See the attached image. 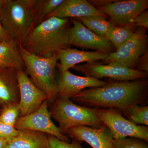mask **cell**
Returning a JSON list of instances; mask_svg holds the SVG:
<instances>
[{
	"label": "cell",
	"mask_w": 148,
	"mask_h": 148,
	"mask_svg": "<svg viewBox=\"0 0 148 148\" xmlns=\"http://www.w3.org/2000/svg\"><path fill=\"white\" fill-rule=\"evenodd\" d=\"M71 98L80 106L92 108H113L124 116L132 106H145L147 103L148 79L111 81L101 87L82 90Z\"/></svg>",
	"instance_id": "6da1fadb"
},
{
	"label": "cell",
	"mask_w": 148,
	"mask_h": 148,
	"mask_svg": "<svg viewBox=\"0 0 148 148\" xmlns=\"http://www.w3.org/2000/svg\"><path fill=\"white\" fill-rule=\"evenodd\" d=\"M70 20L54 16L47 18L30 32L21 46L30 53L45 58L71 47Z\"/></svg>",
	"instance_id": "7a4b0ae2"
},
{
	"label": "cell",
	"mask_w": 148,
	"mask_h": 148,
	"mask_svg": "<svg viewBox=\"0 0 148 148\" xmlns=\"http://www.w3.org/2000/svg\"><path fill=\"white\" fill-rule=\"evenodd\" d=\"M37 0H3L0 19L11 40L21 45L31 32Z\"/></svg>",
	"instance_id": "3957f363"
},
{
	"label": "cell",
	"mask_w": 148,
	"mask_h": 148,
	"mask_svg": "<svg viewBox=\"0 0 148 148\" xmlns=\"http://www.w3.org/2000/svg\"><path fill=\"white\" fill-rule=\"evenodd\" d=\"M25 66V71L33 84L47 95L51 104L57 97L56 69L58 58L57 52L48 58L30 53L18 45Z\"/></svg>",
	"instance_id": "277c9868"
},
{
	"label": "cell",
	"mask_w": 148,
	"mask_h": 148,
	"mask_svg": "<svg viewBox=\"0 0 148 148\" xmlns=\"http://www.w3.org/2000/svg\"><path fill=\"white\" fill-rule=\"evenodd\" d=\"M49 110L51 118L58 123V128L63 134L66 129L74 126L99 128L104 125L97 115V108L77 105L70 99L56 98Z\"/></svg>",
	"instance_id": "5b68a950"
},
{
	"label": "cell",
	"mask_w": 148,
	"mask_h": 148,
	"mask_svg": "<svg viewBox=\"0 0 148 148\" xmlns=\"http://www.w3.org/2000/svg\"><path fill=\"white\" fill-rule=\"evenodd\" d=\"M85 76L100 79L103 78L112 79L114 81H123L147 78L148 73L128 69L116 63L103 64L97 62L78 64L72 68Z\"/></svg>",
	"instance_id": "8992f818"
},
{
	"label": "cell",
	"mask_w": 148,
	"mask_h": 148,
	"mask_svg": "<svg viewBox=\"0 0 148 148\" xmlns=\"http://www.w3.org/2000/svg\"><path fill=\"white\" fill-rule=\"evenodd\" d=\"M97 114L103 124L110 130L114 140L132 137L148 142V126L135 125L116 109H97Z\"/></svg>",
	"instance_id": "52a82bcc"
},
{
	"label": "cell",
	"mask_w": 148,
	"mask_h": 148,
	"mask_svg": "<svg viewBox=\"0 0 148 148\" xmlns=\"http://www.w3.org/2000/svg\"><path fill=\"white\" fill-rule=\"evenodd\" d=\"M146 29L138 28L136 34L118 50L109 54L104 64L114 63L135 70L138 59L148 50V37Z\"/></svg>",
	"instance_id": "ba28073f"
},
{
	"label": "cell",
	"mask_w": 148,
	"mask_h": 148,
	"mask_svg": "<svg viewBox=\"0 0 148 148\" xmlns=\"http://www.w3.org/2000/svg\"><path fill=\"white\" fill-rule=\"evenodd\" d=\"M48 101H44L36 110L27 115L18 117L14 127L18 130H32L52 135L59 140L69 142L67 136L54 124L48 109Z\"/></svg>",
	"instance_id": "9c48e42d"
},
{
	"label": "cell",
	"mask_w": 148,
	"mask_h": 148,
	"mask_svg": "<svg viewBox=\"0 0 148 148\" xmlns=\"http://www.w3.org/2000/svg\"><path fill=\"white\" fill-rule=\"evenodd\" d=\"M148 8V0H126L115 1L96 8L110 16L109 21L113 25L119 27L131 26L134 18Z\"/></svg>",
	"instance_id": "30bf717a"
},
{
	"label": "cell",
	"mask_w": 148,
	"mask_h": 148,
	"mask_svg": "<svg viewBox=\"0 0 148 148\" xmlns=\"http://www.w3.org/2000/svg\"><path fill=\"white\" fill-rule=\"evenodd\" d=\"M71 21L73 26L69 32L70 45L93 49L109 54L116 51L108 40L95 34L78 20L71 18Z\"/></svg>",
	"instance_id": "8fae6325"
},
{
	"label": "cell",
	"mask_w": 148,
	"mask_h": 148,
	"mask_svg": "<svg viewBox=\"0 0 148 148\" xmlns=\"http://www.w3.org/2000/svg\"><path fill=\"white\" fill-rule=\"evenodd\" d=\"M79 143L85 142L93 148H114V139L105 124L99 128L79 125L66 129L63 132Z\"/></svg>",
	"instance_id": "7c38bea8"
},
{
	"label": "cell",
	"mask_w": 148,
	"mask_h": 148,
	"mask_svg": "<svg viewBox=\"0 0 148 148\" xmlns=\"http://www.w3.org/2000/svg\"><path fill=\"white\" fill-rule=\"evenodd\" d=\"M108 82L92 77L76 75L69 71L59 72L56 77L58 89L56 98L70 99L85 88L101 87Z\"/></svg>",
	"instance_id": "4fadbf2b"
},
{
	"label": "cell",
	"mask_w": 148,
	"mask_h": 148,
	"mask_svg": "<svg viewBox=\"0 0 148 148\" xmlns=\"http://www.w3.org/2000/svg\"><path fill=\"white\" fill-rule=\"evenodd\" d=\"M21 116L32 114L40 108L47 95L33 84L24 71L17 70Z\"/></svg>",
	"instance_id": "5bb4252c"
},
{
	"label": "cell",
	"mask_w": 148,
	"mask_h": 148,
	"mask_svg": "<svg viewBox=\"0 0 148 148\" xmlns=\"http://www.w3.org/2000/svg\"><path fill=\"white\" fill-rule=\"evenodd\" d=\"M60 63L57 64L58 71H69L74 66L83 62L90 63L106 59L109 54L99 51H88L79 50L71 47L61 49L57 52Z\"/></svg>",
	"instance_id": "9a60e30c"
},
{
	"label": "cell",
	"mask_w": 148,
	"mask_h": 148,
	"mask_svg": "<svg viewBox=\"0 0 148 148\" xmlns=\"http://www.w3.org/2000/svg\"><path fill=\"white\" fill-rule=\"evenodd\" d=\"M90 16H107L86 0H64V2L49 15L50 17L77 18Z\"/></svg>",
	"instance_id": "2e32d148"
},
{
	"label": "cell",
	"mask_w": 148,
	"mask_h": 148,
	"mask_svg": "<svg viewBox=\"0 0 148 148\" xmlns=\"http://www.w3.org/2000/svg\"><path fill=\"white\" fill-rule=\"evenodd\" d=\"M19 100L17 70L0 67V108L18 104Z\"/></svg>",
	"instance_id": "e0dca14e"
},
{
	"label": "cell",
	"mask_w": 148,
	"mask_h": 148,
	"mask_svg": "<svg viewBox=\"0 0 148 148\" xmlns=\"http://www.w3.org/2000/svg\"><path fill=\"white\" fill-rule=\"evenodd\" d=\"M7 148H49L47 135L32 130H20L17 136L8 141Z\"/></svg>",
	"instance_id": "ac0fdd59"
},
{
	"label": "cell",
	"mask_w": 148,
	"mask_h": 148,
	"mask_svg": "<svg viewBox=\"0 0 148 148\" xmlns=\"http://www.w3.org/2000/svg\"><path fill=\"white\" fill-rule=\"evenodd\" d=\"M0 67L25 71L18 45L13 40L0 42Z\"/></svg>",
	"instance_id": "d6986e66"
},
{
	"label": "cell",
	"mask_w": 148,
	"mask_h": 148,
	"mask_svg": "<svg viewBox=\"0 0 148 148\" xmlns=\"http://www.w3.org/2000/svg\"><path fill=\"white\" fill-rule=\"evenodd\" d=\"M64 1V0H37L34 8V18L31 32L46 20L48 16L61 5Z\"/></svg>",
	"instance_id": "ffe728a7"
},
{
	"label": "cell",
	"mask_w": 148,
	"mask_h": 148,
	"mask_svg": "<svg viewBox=\"0 0 148 148\" xmlns=\"http://www.w3.org/2000/svg\"><path fill=\"white\" fill-rule=\"evenodd\" d=\"M81 22L88 29L100 36L106 38L107 34L115 26L106 18L99 16H84L75 18Z\"/></svg>",
	"instance_id": "44dd1931"
},
{
	"label": "cell",
	"mask_w": 148,
	"mask_h": 148,
	"mask_svg": "<svg viewBox=\"0 0 148 148\" xmlns=\"http://www.w3.org/2000/svg\"><path fill=\"white\" fill-rule=\"evenodd\" d=\"M138 28L131 26L115 27L108 33L106 38L118 50L136 34Z\"/></svg>",
	"instance_id": "7402d4cb"
},
{
	"label": "cell",
	"mask_w": 148,
	"mask_h": 148,
	"mask_svg": "<svg viewBox=\"0 0 148 148\" xmlns=\"http://www.w3.org/2000/svg\"><path fill=\"white\" fill-rule=\"evenodd\" d=\"M124 117L137 125H148V106L136 105L127 111Z\"/></svg>",
	"instance_id": "603a6c76"
},
{
	"label": "cell",
	"mask_w": 148,
	"mask_h": 148,
	"mask_svg": "<svg viewBox=\"0 0 148 148\" xmlns=\"http://www.w3.org/2000/svg\"><path fill=\"white\" fill-rule=\"evenodd\" d=\"M20 114L18 104L6 106L0 113V122L14 126Z\"/></svg>",
	"instance_id": "cb8c5ba5"
},
{
	"label": "cell",
	"mask_w": 148,
	"mask_h": 148,
	"mask_svg": "<svg viewBox=\"0 0 148 148\" xmlns=\"http://www.w3.org/2000/svg\"><path fill=\"white\" fill-rule=\"evenodd\" d=\"M148 142L139 138H125L114 140V148H148Z\"/></svg>",
	"instance_id": "d4e9b609"
},
{
	"label": "cell",
	"mask_w": 148,
	"mask_h": 148,
	"mask_svg": "<svg viewBox=\"0 0 148 148\" xmlns=\"http://www.w3.org/2000/svg\"><path fill=\"white\" fill-rule=\"evenodd\" d=\"M49 148H83L79 143L73 140L71 143L58 139L54 136L47 135Z\"/></svg>",
	"instance_id": "484cf974"
},
{
	"label": "cell",
	"mask_w": 148,
	"mask_h": 148,
	"mask_svg": "<svg viewBox=\"0 0 148 148\" xmlns=\"http://www.w3.org/2000/svg\"><path fill=\"white\" fill-rule=\"evenodd\" d=\"M19 130L12 125L0 122V138L8 141L17 136Z\"/></svg>",
	"instance_id": "4316f807"
},
{
	"label": "cell",
	"mask_w": 148,
	"mask_h": 148,
	"mask_svg": "<svg viewBox=\"0 0 148 148\" xmlns=\"http://www.w3.org/2000/svg\"><path fill=\"white\" fill-rule=\"evenodd\" d=\"M131 26L135 28H141L147 29L148 11L146 10L138 14L132 21Z\"/></svg>",
	"instance_id": "83f0119b"
},
{
	"label": "cell",
	"mask_w": 148,
	"mask_h": 148,
	"mask_svg": "<svg viewBox=\"0 0 148 148\" xmlns=\"http://www.w3.org/2000/svg\"><path fill=\"white\" fill-rule=\"evenodd\" d=\"M135 70L148 73V49L138 59Z\"/></svg>",
	"instance_id": "f1b7e54d"
},
{
	"label": "cell",
	"mask_w": 148,
	"mask_h": 148,
	"mask_svg": "<svg viewBox=\"0 0 148 148\" xmlns=\"http://www.w3.org/2000/svg\"><path fill=\"white\" fill-rule=\"evenodd\" d=\"M115 1L114 0H91L88 1L93 7L95 8H97L108 5L109 4L114 2Z\"/></svg>",
	"instance_id": "f546056e"
},
{
	"label": "cell",
	"mask_w": 148,
	"mask_h": 148,
	"mask_svg": "<svg viewBox=\"0 0 148 148\" xmlns=\"http://www.w3.org/2000/svg\"><path fill=\"white\" fill-rule=\"evenodd\" d=\"M10 40L8 35L3 27L0 19V42Z\"/></svg>",
	"instance_id": "4dcf8cb0"
},
{
	"label": "cell",
	"mask_w": 148,
	"mask_h": 148,
	"mask_svg": "<svg viewBox=\"0 0 148 148\" xmlns=\"http://www.w3.org/2000/svg\"><path fill=\"white\" fill-rule=\"evenodd\" d=\"M8 141L0 138V148H7Z\"/></svg>",
	"instance_id": "1f68e13d"
},
{
	"label": "cell",
	"mask_w": 148,
	"mask_h": 148,
	"mask_svg": "<svg viewBox=\"0 0 148 148\" xmlns=\"http://www.w3.org/2000/svg\"><path fill=\"white\" fill-rule=\"evenodd\" d=\"M3 2V0H0V7L2 5Z\"/></svg>",
	"instance_id": "d6a6232c"
},
{
	"label": "cell",
	"mask_w": 148,
	"mask_h": 148,
	"mask_svg": "<svg viewBox=\"0 0 148 148\" xmlns=\"http://www.w3.org/2000/svg\"><path fill=\"white\" fill-rule=\"evenodd\" d=\"M2 109L0 108V113H1V112Z\"/></svg>",
	"instance_id": "836d02e7"
}]
</instances>
